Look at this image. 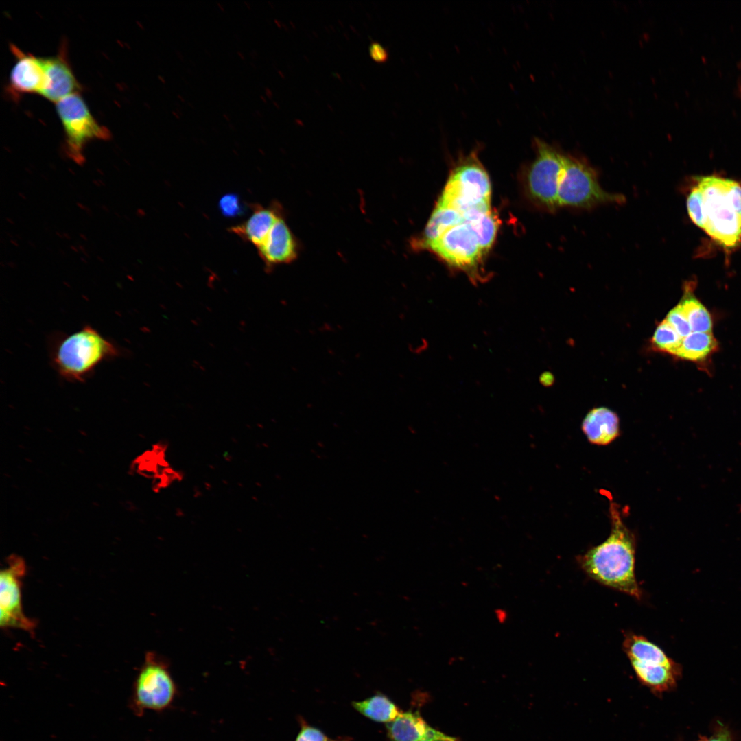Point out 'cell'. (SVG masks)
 Masks as SVG:
<instances>
[{"label":"cell","instance_id":"obj_1","mask_svg":"<svg viewBox=\"0 0 741 741\" xmlns=\"http://www.w3.org/2000/svg\"><path fill=\"white\" fill-rule=\"evenodd\" d=\"M691 220L726 250L741 243V185L718 176L697 178L687 196Z\"/></svg>","mask_w":741,"mask_h":741},{"label":"cell","instance_id":"obj_2","mask_svg":"<svg viewBox=\"0 0 741 741\" xmlns=\"http://www.w3.org/2000/svg\"><path fill=\"white\" fill-rule=\"evenodd\" d=\"M609 512V537L579 556L578 563L598 583L640 600L642 591L635 575V537L623 523L615 504H611Z\"/></svg>","mask_w":741,"mask_h":741},{"label":"cell","instance_id":"obj_3","mask_svg":"<svg viewBox=\"0 0 741 741\" xmlns=\"http://www.w3.org/2000/svg\"><path fill=\"white\" fill-rule=\"evenodd\" d=\"M50 356L63 378L82 381L104 361L120 355L119 349L89 325L53 340Z\"/></svg>","mask_w":741,"mask_h":741},{"label":"cell","instance_id":"obj_4","mask_svg":"<svg viewBox=\"0 0 741 741\" xmlns=\"http://www.w3.org/2000/svg\"><path fill=\"white\" fill-rule=\"evenodd\" d=\"M623 650L638 679L653 692L661 694L676 686L681 667L643 635L624 633Z\"/></svg>","mask_w":741,"mask_h":741},{"label":"cell","instance_id":"obj_5","mask_svg":"<svg viewBox=\"0 0 741 741\" xmlns=\"http://www.w3.org/2000/svg\"><path fill=\"white\" fill-rule=\"evenodd\" d=\"M624 201L622 195L609 193L602 189L596 172L590 165L565 154L558 191V207L591 209Z\"/></svg>","mask_w":741,"mask_h":741},{"label":"cell","instance_id":"obj_6","mask_svg":"<svg viewBox=\"0 0 741 741\" xmlns=\"http://www.w3.org/2000/svg\"><path fill=\"white\" fill-rule=\"evenodd\" d=\"M458 166L450 176L437 204L449 207L462 216L477 208H490L491 185L483 167L473 160Z\"/></svg>","mask_w":741,"mask_h":741},{"label":"cell","instance_id":"obj_7","mask_svg":"<svg viewBox=\"0 0 741 741\" xmlns=\"http://www.w3.org/2000/svg\"><path fill=\"white\" fill-rule=\"evenodd\" d=\"M56 110L65 132L67 154L75 162L84 160L83 150L86 143L110 137L109 130L94 119L79 93L56 102Z\"/></svg>","mask_w":741,"mask_h":741},{"label":"cell","instance_id":"obj_8","mask_svg":"<svg viewBox=\"0 0 741 741\" xmlns=\"http://www.w3.org/2000/svg\"><path fill=\"white\" fill-rule=\"evenodd\" d=\"M534 144L536 157L528 173V189L538 204L554 211L559 207L558 191L565 154L539 139H535Z\"/></svg>","mask_w":741,"mask_h":741},{"label":"cell","instance_id":"obj_9","mask_svg":"<svg viewBox=\"0 0 741 741\" xmlns=\"http://www.w3.org/2000/svg\"><path fill=\"white\" fill-rule=\"evenodd\" d=\"M26 571L24 561L16 556L8 559L0 574V626L32 631L34 622L23 611L21 580Z\"/></svg>","mask_w":741,"mask_h":741},{"label":"cell","instance_id":"obj_10","mask_svg":"<svg viewBox=\"0 0 741 741\" xmlns=\"http://www.w3.org/2000/svg\"><path fill=\"white\" fill-rule=\"evenodd\" d=\"M174 691V682L165 664L149 652L137 680V702L145 708L161 709L170 703Z\"/></svg>","mask_w":741,"mask_h":741},{"label":"cell","instance_id":"obj_11","mask_svg":"<svg viewBox=\"0 0 741 741\" xmlns=\"http://www.w3.org/2000/svg\"><path fill=\"white\" fill-rule=\"evenodd\" d=\"M427 248L449 264L464 270L474 266L483 253L474 233L464 222L449 229Z\"/></svg>","mask_w":741,"mask_h":741},{"label":"cell","instance_id":"obj_12","mask_svg":"<svg viewBox=\"0 0 741 741\" xmlns=\"http://www.w3.org/2000/svg\"><path fill=\"white\" fill-rule=\"evenodd\" d=\"M42 60L45 79L40 95L56 103L69 95L78 93L80 86L67 59L65 47H62L57 55L42 58Z\"/></svg>","mask_w":741,"mask_h":741},{"label":"cell","instance_id":"obj_13","mask_svg":"<svg viewBox=\"0 0 741 741\" xmlns=\"http://www.w3.org/2000/svg\"><path fill=\"white\" fill-rule=\"evenodd\" d=\"M257 251L268 270L296 259L298 242L283 217L276 222L263 243L257 248Z\"/></svg>","mask_w":741,"mask_h":741},{"label":"cell","instance_id":"obj_14","mask_svg":"<svg viewBox=\"0 0 741 741\" xmlns=\"http://www.w3.org/2000/svg\"><path fill=\"white\" fill-rule=\"evenodd\" d=\"M386 725L390 741H458L431 727L417 711H402Z\"/></svg>","mask_w":741,"mask_h":741},{"label":"cell","instance_id":"obj_15","mask_svg":"<svg viewBox=\"0 0 741 741\" xmlns=\"http://www.w3.org/2000/svg\"><path fill=\"white\" fill-rule=\"evenodd\" d=\"M11 49L16 57L10 75L11 92L15 95L40 93L45 79L42 58L25 54L13 45Z\"/></svg>","mask_w":741,"mask_h":741},{"label":"cell","instance_id":"obj_16","mask_svg":"<svg viewBox=\"0 0 741 741\" xmlns=\"http://www.w3.org/2000/svg\"><path fill=\"white\" fill-rule=\"evenodd\" d=\"M252 207V212L248 218L231 227L230 231L257 248L263 243L276 222L283 215L280 206L276 203L268 207L260 204Z\"/></svg>","mask_w":741,"mask_h":741},{"label":"cell","instance_id":"obj_17","mask_svg":"<svg viewBox=\"0 0 741 741\" xmlns=\"http://www.w3.org/2000/svg\"><path fill=\"white\" fill-rule=\"evenodd\" d=\"M618 416L607 408L590 410L582 423V430L588 440L595 445H607L620 434Z\"/></svg>","mask_w":741,"mask_h":741},{"label":"cell","instance_id":"obj_18","mask_svg":"<svg viewBox=\"0 0 741 741\" xmlns=\"http://www.w3.org/2000/svg\"><path fill=\"white\" fill-rule=\"evenodd\" d=\"M464 222L462 215L456 210L437 204L418 242H413L416 248H427L437 241L451 228Z\"/></svg>","mask_w":741,"mask_h":741},{"label":"cell","instance_id":"obj_19","mask_svg":"<svg viewBox=\"0 0 741 741\" xmlns=\"http://www.w3.org/2000/svg\"><path fill=\"white\" fill-rule=\"evenodd\" d=\"M353 707L362 715L386 724L395 720L402 711L387 696L379 692L360 701L352 702Z\"/></svg>","mask_w":741,"mask_h":741},{"label":"cell","instance_id":"obj_20","mask_svg":"<svg viewBox=\"0 0 741 741\" xmlns=\"http://www.w3.org/2000/svg\"><path fill=\"white\" fill-rule=\"evenodd\" d=\"M717 347L711 333L694 332L683 338L675 355L688 360L699 361L711 354Z\"/></svg>","mask_w":741,"mask_h":741},{"label":"cell","instance_id":"obj_21","mask_svg":"<svg viewBox=\"0 0 741 741\" xmlns=\"http://www.w3.org/2000/svg\"><path fill=\"white\" fill-rule=\"evenodd\" d=\"M679 304L689 322L692 331L711 333V316L698 299L687 294Z\"/></svg>","mask_w":741,"mask_h":741},{"label":"cell","instance_id":"obj_22","mask_svg":"<svg viewBox=\"0 0 741 741\" xmlns=\"http://www.w3.org/2000/svg\"><path fill=\"white\" fill-rule=\"evenodd\" d=\"M464 222L474 233L482 250L486 251L493 244L497 230L498 224L493 214L489 212Z\"/></svg>","mask_w":741,"mask_h":741},{"label":"cell","instance_id":"obj_23","mask_svg":"<svg viewBox=\"0 0 741 741\" xmlns=\"http://www.w3.org/2000/svg\"><path fill=\"white\" fill-rule=\"evenodd\" d=\"M682 340L683 338L665 319L657 326L651 342L657 349L675 355L681 344Z\"/></svg>","mask_w":741,"mask_h":741},{"label":"cell","instance_id":"obj_24","mask_svg":"<svg viewBox=\"0 0 741 741\" xmlns=\"http://www.w3.org/2000/svg\"><path fill=\"white\" fill-rule=\"evenodd\" d=\"M666 320L683 338L692 332L689 322L679 304L668 312Z\"/></svg>","mask_w":741,"mask_h":741},{"label":"cell","instance_id":"obj_25","mask_svg":"<svg viewBox=\"0 0 741 741\" xmlns=\"http://www.w3.org/2000/svg\"><path fill=\"white\" fill-rule=\"evenodd\" d=\"M221 213L226 217H235L243 213L244 208L239 198L235 193L223 196L219 201Z\"/></svg>","mask_w":741,"mask_h":741},{"label":"cell","instance_id":"obj_26","mask_svg":"<svg viewBox=\"0 0 741 741\" xmlns=\"http://www.w3.org/2000/svg\"><path fill=\"white\" fill-rule=\"evenodd\" d=\"M329 738L320 729L303 722L295 741H329Z\"/></svg>","mask_w":741,"mask_h":741},{"label":"cell","instance_id":"obj_27","mask_svg":"<svg viewBox=\"0 0 741 741\" xmlns=\"http://www.w3.org/2000/svg\"><path fill=\"white\" fill-rule=\"evenodd\" d=\"M368 49L370 58L375 62L384 63L388 59V52L387 49L378 42H372Z\"/></svg>","mask_w":741,"mask_h":741},{"label":"cell","instance_id":"obj_28","mask_svg":"<svg viewBox=\"0 0 741 741\" xmlns=\"http://www.w3.org/2000/svg\"><path fill=\"white\" fill-rule=\"evenodd\" d=\"M704 741H731V736L726 728H719L709 738L705 736Z\"/></svg>","mask_w":741,"mask_h":741},{"label":"cell","instance_id":"obj_29","mask_svg":"<svg viewBox=\"0 0 741 741\" xmlns=\"http://www.w3.org/2000/svg\"><path fill=\"white\" fill-rule=\"evenodd\" d=\"M550 376H552L551 374H543L541 380H543V384H550L552 383V381H553V377H550Z\"/></svg>","mask_w":741,"mask_h":741},{"label":"cell","instance_id":"obj_30","mask_svg":"<svg viewBox=\"0 0 741 741\" xmlns=\"http://www.w3.org/2000/svg\"><path fill=\"white\" fill-rule=\"evenodd\" d=\"M250 56L251 58L255 60L258 57V52L256 50L253 49L250 51Z\"/></svg>","mask_w":741,"mask_h":741},{"label":"cell","instance_id":"obj_31","mask_svg":"<svg viewBox=\"0 0 741 741\" xmlns=\"http://www.w3.org/2000/svg\"><path fill=\"white\" fill-rule=\"evenodd\" d=\"M175 53H176V54L177 55V57H178V58H179V59H180V60L181 61H183V60H184V58H183V54H181V52H180V51H178V50H175Z\"/></svg>","mask_w":741,"mask_h":741},{"label":"cell","instance_id":"obj_32","mask_svg":"<svg viewBox=\"0 0 741 741\" xmlns=\"http://www.w3.org/2000/svg\"><path fill=\"white\" fill-rule=\"evenodd\" d=\"M329 741H348V740H346V738H339L338 739H330L329 738Z\"/></svg>","mask_w":741,"mask_h":741},{"label":"cell","instance_id":"obj_33","mask_svg":"<svg viewBox=\"0 0 741 741\" xmlns=\"http://www.w3.org/2000/svg\"><path fill=\"white\" fill-rule=\"evenodd\" d=\"M172 113L173 114V115H174V116L175 117H176V119H180V115H178V113H177V112H176V110H174V111H172Z\"/></svg>","mask_w":741,"mask_h":741},{"label":"cell","instance_id":"obj_34","mask_svg":"<svg viewBox=\"0 0 741 741\" xmlns=\"http://www.w3.org/2000/svg\"><path fill=\"white\" fill-rule=\"evenodd\" d=\"M223 117L227 121H230V117L227 114H223Z\"/></svg>","mask_w":741,"mask_h":741},{"label":"cell","instance_id":"obj_35","mask_svg":"<svg viewBox=\"0 0 741 741\" xmlns=\"http://www.w3.org/2000/svg\"><path fill=\"white\" fill-rule=\"evenodd\" d=\"M217 5L222 12H224V8L220 3H217Z\"/></svg>","mask_w":741,"mask_h":741},{"label":"cell","instance_id":"obj_36","mask_svg":"<svg viewBox=\"0 0 741 741\" xmlns=\"http://www.w3.org/2000/svg\"><path fill=\"white\" fill-rule=\"evenodd\" d=\"M237 55H238V56H239V57H240V58H242V60H244V58H244V54H243L242 53H241L240 51H237Z\"/></svg>","mask_w":741,"mask_h":741},{"label":"cell","instance_id":"obj_37","mask_svg":"<svg viewBox=\"0 0 741 741\" xmlns=\"http://www.w3.org/2000/svg\"><path fill=\"white\" fill-rule=\"evenodd\" d=\"M254 114H255V116H257V117H258V116H261V113H260V112H259V111L258 110H255V113H254Z\"/></svg>","mask_w":741,"mask_h":741},{"label":"cell","instance_id":"obj_38","mask_svg":"<svg viewBox=\"0 0 741 741\" xmlns=\"http://www.w3.org/2000/svg\"><path fill=\"white\" fill-rule=\"evenodd\" d=\"M228 126L230 128L235 130V126L233 124H229Z\"/></svg>","mask_w":741,"mask_h":741},{"label":"cell","instance_id":"obj_39","mask_svg":"<svg viewBox=\"0 0 741 741\" xmlns=\"http://www.w3.org/2000/svg\"><path fill=\"white\" fill-rule=\"evenodd\" d=\"M244 3L248 7V8L249 10H250V6L249 3L248 2H246V1H244Z\"/></svg>","mask_w":741,"mask_h":741},{"label":"cell","instance_id":"obj_40","mask_svg":"<svg viewBox=\"0 0 741 741\" xmlns=\"http://www.w3.org/2000/svg\"><path fill=\"white\" fill-rule=\"evenodd\" d=\"M704 740H705V736H700L698 741H704Z\"/></svg>","mask_w":741,"mask_h":741},{"label":"cell","instance_id":"obj_41","mask_svg":"<svg viewBox=\"0 0 741 741\" xmlns=\"http://www.w3.org/2000/svg\"><path fill=\"white\" fill-rule=\"evenodd\" d=\"M178 98H179V99H180V100H181L182 102H185V99H184V98H183V97L182 96H180V95H178Z\"/></svg>","mask_w":741,"mask_h":741},{"label":"cell","instance_id":"obj_42","mask_svg":"<svg viewBox=\"0 0 741 741\" xmlns=\"http://www.w3.org/2000/svg\"><path fill=\"white\" fill-rule=\"evenodd\" d=\"M205 53L207 54V56L211 57V54L209 51L208 52L207 49L205 50Z\"/></svg>","mask_w":741,"mask_h":741},{"label":"cell","instance_id":"obj_43","mask_svg":"<svg viewBox=\"0 0 741 741\" xmlns=\"http://www.w3.org/2000/svg\"><path fill=\"white\" fill-rule=\"evenodd\" d=\"M187 70L188 71H187V73H188L189 74H190V75H191V74H192V73L191 72V70H190V69H187Z\"/></svg>","mask_w":741,"mask_h":741},{"label":"cell","instance_id":"obj_44","mask_svg":"<svg viewBox=\"0 0 741 741\" xmlns=\"http://www.w3.org/2000/svg\"><path fill=\"white\" fill-rule=\"evenodd\" d=\"M250 65H251L252 67H254L255 69H256V67H255V64H253V63L250 62Z\"/></svg>","mask_w":741,"mask_h":741},{"label":"cell","instance_id":"obj_45","mask_svg":"<svg viewBox=\"0 0 741 741\" xmlns=\"http://www.w3.org/2000/svg\"><path fill=\"white\" fill-rule=\"evenodd\" d=\"M188 105H189V106H191V108H194L193 106V105H191V103L188 102Z\"/></svg>","mask_w":741,"mask_h":741}]
</instances>
